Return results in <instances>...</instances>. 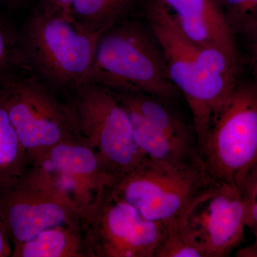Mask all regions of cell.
<instances>
[{"label":"cell","instance_id":"obj_1","mask_svg":"<svg viewBox=\"0 0 257 257\" xmlns=\"http://www.w3.org/2000/svg\"><path fill=\"white\" fill-rule=\"evenodd\" d=\"M89 83L172 101L182 96L169 77L163 52L152 30L128 20L101 32Z\"/></svg>","mask_w":257,"mask_h":257},{"label":"cell","instance_id":"obj_2","mask_svg":"<svg viewBox=\"0 0 257 257\" xmlns=\"http://www.w3.org/2000/svg\"><path fill=\"white\" fill-rule=\"evenodd\" d=\"M99 35L83 30L70 15L38 10L19 37L23 64L63 95L89 83Z\"/></svg>","mask_w":257,"mask_h":257},{"label":"cell","instance_id":"obj_3","mask_svg":"<svg viewBox=\"0 0 257 257\" xmlns=\"http://www.w3.org/2000/svg\"><path fill=\"white\" fill-rule=\"evenodd\" d=\"M215 184L202 168H182L146 157L118 177L111 189L147 219L172 231L185 226Z\"/></svg>","mask_w":257,"mask_h":257},{"label":"cell","instance_id":"obj_4","mask_svg":"<svg viewBox=\"0 0 257 257\" xmlns=\"http://www.w3.org/2000/svg\"><path fill=\"white\" fill-rule=\"evenodd\" d=\"M62 96L79 138L98 154L115 179L147 157L135 140L127 111L111 90L87 83Z\"/></svg>","mask_w":257,"mask_h":257},{"label":"cell","instance_id":"obj_5","mask_svg":"<svg viewBox=\"0 0 257 257\" xmlns=\"http://www.w3.org/2000/svg\"><path fill=\"white\" fill-rule=\"evenodd\" d=\"M148 23L163 52L169 77L189 106L200 147L239 79L214 72L207 47L189 43L158 24Z\"/></svg>","mask_w":257,"mask_h":257},{"label":"cell","instance_id":"obj_6","mask_svg":"<svg viewBox=\"0 0 257 257\" xmlns=\"http://www.w3.org/2000/svg\"><path fill=\"white\" fill-rule=\"evenodd\" d=\"M213 182L239 185L257 161V83L239 82L199 147Z\"/></svg>","mask_w":257,"mask_h":257},{"label":"cell","instance_id":"obj_7","mask_svg":"<svg viewBox=\"0 0 257 257\" xmlns=\"http://www.w3.org/2000/svg\"><path fill=\"white\" fill-rule=\"evenodd\" d=\"M0 99L26 150L30 165L47 150L78 137L68 104L34 74L0 84Z\"/></svg>","mask_w":257,"mask_h":257},{"label":"cell","instance_id":"obj_8","mask_svg":"<svg viewBox=\"0 0 257 257\" xmlns=\"http://www.w3.org/2000/svg\"><path fill=\"white\" fill-rule=\"evenodd\" d=\"M0 219L13 248L43 230L70 225L81 227L82 216L68 194L48 172L31 165L0 192Z\"/></svg>","mask_w":257,"mask_h":257},{"label":"cell","instance_id":"obj_9","mask_svg":"<svg viewBox=\"0 0 257 257\" xmlns=\"http://www.w3.org/2000/svg\"><path fill=\"white\" fill-rule=\"evenodd\" d=\"M85 257H155L167 229L111 191L82 219Z\"/></svg>","mask_w":257,"mask_h":257},{"label":"cell","instance_id":"obj_10","mask_svg":"<svg viewBox=\"0 0 257 257\" xmlns=\"http://www.w3.org/2000/svg\"><path fill=\"white\" fill-rule=\"evenodd\" d=\"M144 8L148 23L170 29L196 46L218 49L239 65L235 33L221 0H147Z\"/></svg>","mask_w":257,"mask_h":257},{"label":"cell","instance_id":"obj_11","mask_svg":"<svg viewBox=\"0 0 257 257\" xmlns=\"http://www.w3.org/2000/svg\"><path fill=\"white\" fill-rule=\"evenodd\" d=\"M32 165L40 166L52 176L73 201L82 219L116 181L98 154L79 137L52 147Z\"/></svg>","mask_w":257,"mask_h":257},{"label":"cell","instance_id":"obj_12","mask_svg":"<svg viewBox=\"0 0 257 257\" xmlns=\"http://www.w3.org/2000/svg\"><path fill=\"white\" fill-rule=\"evenodd\" d=\"M246 206L241 187L216 182L209 197L192 211L184 228L207 257L228 256L242 241Z\"/></svg>","mask_w":257,"mask_h":257},{"label":"cell","instance_id":"obj_13","mask_svg":"<svg viewBox=\"0 0 257 257\" xmlns=\"http://www.w3.org/2000/svg\"><path fill=\"white\" fill-rule=\"evenodd\" d=\"M111 92L120 102L136 109L162 133L199 152V141L192 121H188L172 105L174 101L143 93Z\"/></svg>","mask_w":257,"mask_h":257},{"label":"cell","instance_id":"obj_14","mask_svg":"<svg viewBox=\"0 0 257 257\" xmlns=\"http://www.w3.org/2000/svg\"><path fill=\"white\" fill-rule=\"evenodd\" d=\"M120 103L127 111L137 143L147 157L182 168L202 169L198 150L167 136L150 124L136 109Z\"/></svg>","mask_w":257,"mask_h":257},{"label":"cell","instance_id":"obj_15","mask_svg":"<svg viewBox=\"0 0 257 257\" xmlns=\"http://www.w3.org/2000/svg\"><path fill=\"white\" fill-rule=\"evenodd\" d=\"M12 257H85L81 227L59 225L13 248Z\"/></svg>","mask_w":257,"mask_h":257},{"label":"cell","instance_id":"obj_16","mask_svg":"<svg viewBox=\"0 0 257 257\" xmlns=\"http://www.w3.org/2000/svg\"><path fill=\"white\" fill-rule=\"evenodd\" d=\"M147 0H74L70 16L84 31L99 34L128 15Z\"/></svg>","mask_w":257,"mask_h":257},{"label":"cell","instance_id":"obj_17","mask_svg":"<svg viewBox=\"0 0 257 257\" xmlns=\"http://www.w3.org/2000/svg\"><path fill=\"white\" fill-rule=\"evenodd\" d=\"M30 167L26 150L0 99V192L13 185Z\"/></svg>","mask_w":257,"mask_h":257},{"label":"cell","instance_id":"obj_18","mask_svg":"<svg viewBox=\"0 0 257 257\" xmlns=\"http://www.w3.org/2000/svg\"><path fill=\"white\" fill-rule=\"evenodd\" d=\"M246 206V227L252 233V244L241 248L236 256L257 257V161L246 172L240 184Z\"/></svg>","mask_w":257,"mask_h":257},{"label":"cell","instance_id":"obj_19","mask_svg":"<svg viewBox=\"0 0 257 257\" xmlns=\"http://www.w3.org/2000/svg\"><path fill=\"white\" fill-rule=\"evenodd\" d=\"M221 3L235 35L249 34L257 29V0H221Z\"/></svg>","mask_w":257,"mask_h":257},{"label":"cell","instance_id":"obj_20","mask_svg":"<svg viewBox=\"0 0 257 257\" xmlns=\"http://www.w3.org/2000/svg\"><path fill=\"white\" fill-rule=\"evenodd\" d=\"M155 257H207L184 226L167 231Z\"/></svg>","mask_w":257,"mask_h":257},{"label":"cell","instance_id":"obj_21","mask_svg":"<svg viewBox=\"0 0 257 257\" xmlns=\"http://www.w3.org/2000/svg\"><path fill=\"white\" fill-rule=\"evenodd\" d=\"M21 63L19 38L0 19V84L11 76L10 71L16 64Z\"/></svg>","mask_w":257,"mask_h":257},{"label":"cell","instance_id":"obj_22","mask_svg":"<svg viewBox=\"0 0 257 257\" xmlns=\"http://www.w3.org/2000/svg\"><path fill=\"white\" fill-rule=\"evenodd\" d=\"M74 0H40V10L51 13L70 15Z\"/></svg>","mask_w":257,"mask_h":257},{"label":"cell","instance_id":"obj_23","mask_svg":"<svg viewBox=\"0 0 257 257\" xmlns=\"http://www.w3.org/2000/svg\"><path fill=\"white\" fill-rule=\"evenodd\" d=\"M13 246L6 228L0 219V257H12Z\"/></svg>","mask_w":257,"mask_h":257},{"label":"cell","instance_id":"obj_24","mask_svg":"<svg viewBox=\"0 0 257 257\" xmlns=\"http://www.w3.org/2000/svg\"><path fill=\"white\" fill-rule=\"evenodd\" d=\"M249 35L251 37V63L254 74V82L257 83V29Z\"/></svg>","mask_w":257,"mask_h":257},{"label":"cell","instance_id":"obj_25","mask_svg":"<svg viewBox=\"0 0 257 257\" xmlns=\"http://www.w3.org/2000/svg\"><path fill=\"white\" fill-rule=\"evenodd\" d=\"M5 3H10V4H15V3H20L22 0H2Z\"/></svg>","mask_w":257,"mask_h":257}]
</instances>
